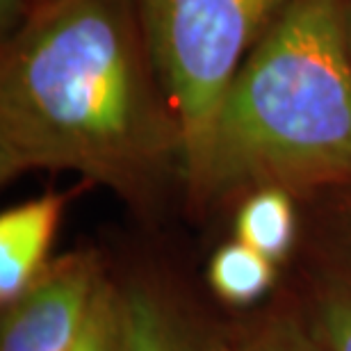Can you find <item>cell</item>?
<instances>
[{
	"label": "cell",
	"instance_id": "obj_2",
	"mask_svg": "<svg viewBox=\"0 0 351 351\" xmlns=\"http://www.w3.org/2000/svg\"><path fill=\"white\" fill-rule=\"evenodd\" d=\"M351 180L347 0H294L242 62L217 114L201 199Z\"/></svg>",
	"mask_w": 351,
	"mask_h": 351
},
{
	"label": "cell",
	"instance_id": "obj_8",
	"mask_svg": "<svg viewBox=\"0 0 351 351\" xmlns=\"http://www.w3.org/2000/svg\"><path fill=\"white\" fill-rule=\"evenodd\" d=\"M119 351H180L171 319L146 292L135 290L121 299Z\"/></svg>",
	"mask_w": 351,
	"mask_h": 351
},
{
	"label": "cell",
	"instance_id": "obj_3",
	"mask_svg": "<svg viewBox=\"0 0 351 351\" xmlns=\"http://www.w3.org/2000/svg\"><path fill=\"white\" fill-rule=\"evenodd\" d=\"M294 0H135L182 137V173L201 199L228 85Z\"/></svg>",
	"mask_w": 351,
	"mask_h": 351
},
{
	"label": "cell",
	"instance_id": "obj_11",
	"mask_svg": "<svg viewBox=\"0 0 351 351\" xmlns=\"http://www.w3.org/2000/svg\"><path fill=\"white\" fill-rule=\"evenodd\" d=\"M247 351H317L299 331L292 326H276L267 328L258 338L251 342Z\"/></svg>",
	"mask_w": 351,
	"mask_h": 351
},
{
	"label": "cell",
	"instance_id": "obj_10",
	"mask_svg": "<svg viewBox=\"0 0 351 351\" xmlns=\"http://www.w3.org/2000/svg\"><path fill=\"white\" fill-rule=\"evenodd\" d=\"M319 322L326 351H351V285L338 283L324 294Z\"/></svg>",
	"mask_w": 351,
	"mask_h": 351
},
{
	"label": "cell",
	"instance_id": "obj_5",
	"mask_svg": "<svg viewBox=\"0 0 351 351\" xmlns=\"http://www.w3.org/2000/svg\"><path fill=\"white\" fill-rule=\"evenodd\" d=\"M64 194H44L19 203L0 215V301L10 306L19 299L48 263V249L53 244Z\"/></svg>",
	"mask_w": 351,
	"mask_h": 351
},
{
	"label": "cell",
	"instance_id": "obj_4",
	"mask_svg": "<svg viewBox=\"0 0 351 351\" xmlns=\"http://www.w3.org/2000/svg\"><path fill=\"white\" fill-rule=\"evenodd\" d=\"M101 285L94 258L85 254L51 263L19 299L5 306L0 351H71L85 331Z\"/></svg>",
	"mask_w": 351,
	"mask_h": 351
},
{
	"label": "cell",
	"instance_id": "obj_1",
	"mask_svg": "<svg viewBox=\"0 0 351 351\" xmlns=\"http://www.w3.org/2000/svg\"><path fill=\"white\" fill-rule=\"evenodd\" d=\"M182 137L135 0H39L0 53V178L78 171L137 194Z\"/></svg>",
	"mask_w": 351,
	"mask_h": 351
},
{
	"label": "cell",
	"instance_id": "obj_9",
	"mask_svg": "<svg viewBox=\"0 0 351 351\" xmlns=\"http://www.w3.org/2000/svg\"><path fill=\"white\" fill-rule=\"evenodd\" d=\"M121 347V299L101 285L87 326L71 351H119Z\"/></svg>",
	"mask_w": 351,
	"mask_h": 351
},
{
	"label": "cell",
	"instance_id": "obj_12",
	"mask_svg": "<svg viewBox=\"0 0 351 351\" xmlns=\"http://www.w3.org/2000/svg\"><path fill=\"white\" fill-rule=\"evenodd\" d=\"M347 21H349V41H351V0H347Z\"/></svg>",
	"mask_w": 351,
	"mask_h": 351
},
{
	"label": "cell",
	"instance_id": "obj_7",
	"mask_svg": "<svg viewBox=\"0 0 351 351\" xmlns=\"http://www.w3.org/2000/svg\"><path fill=\"white\" fill-rule=\"evenodd\" d=\"M274 263L244 242H230L213 256L210 285L223 301L251 304L269 290Z\"/></svg>",
	"mask_w": 351,
	"mask_h": 351
},
{
	"label": "cell",
	"instance_id": "obj_6",
	"mask_svg": "<svg viewBox=\"0 0 351 351\" xmlns=\"http://www.w3.org/2000/svg\"><path fill=\"white\" fill-rule=\"evenodd\" d=\"M237 240L271 263L283 261L294 242V208L285 189L263 187L242 203L235 219Z\"/></svg>",
	"mask_w": 351,
	"mask_h": 351
}]
</instances>
